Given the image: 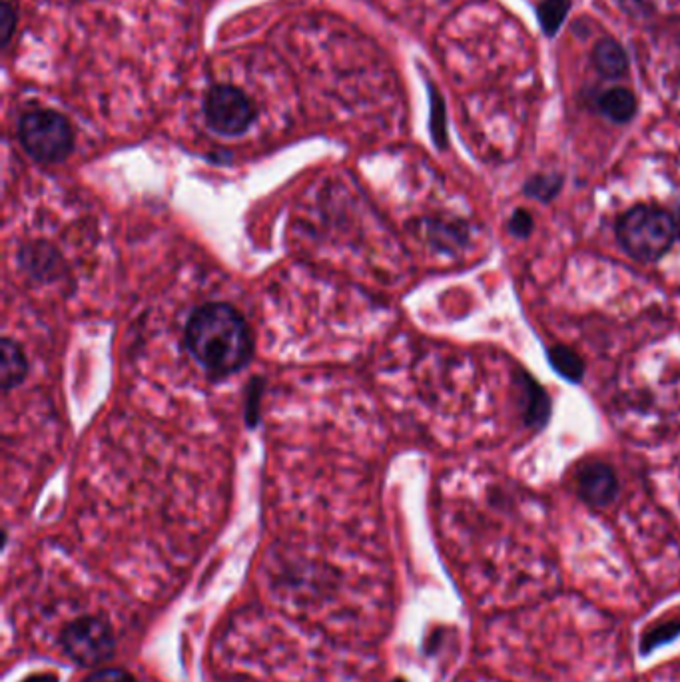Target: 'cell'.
<instances>
[{
    "instance_id": "cell-22",
    "label": "cell",
    "mask_w": 680,
    "mask_h": 682,
    "mask_svg": "<svg viewBox=\"0 0 680 682\" xmlns=\"http://www.w3.org/2000/svg\"><path fill=\"white\" fill-rule=\"evenodd\" d=\"M396 682H403V681H396Z\"/></svg>"
},
{
    "instance_id": "cell-1",
    "label": "cell",
    "mask_w": 680,
    "mask_h": 682,
    "mask_svg": "<svg viewBox=\"0 0 680 682\" xmlns=\"http://www.w3.org/2000/svg\"><path fill=\"white\" fill-rule=\"evenodd\" d=\"M184 336L194 360L214 379L232 376L252 360L254 341L246 319L230 304L210 302L196 307Z\"/></svg>"
},
{
    "instance_id": "cell-19",
    "label": "cell",
    "mask_w": 680,
    "mask_h": 682,
    "mask_svg": "<svg viewBox=\"0 0 680 682\" xmlns=\"http://www.w3.org/2000/svg\"><path fill=\"white\" fill-rule=\"evenodd\" d=\"M84 682H136V679L122 669H100L93 672Z\"/></svg>"
},
{
    "instance_id": "cell-4",
    "label": "cell",
    "mask_w": 680,
    "mask_h": 682,
    "mask_svg": "<svg viewBox=\"0 0 680 682\" xmlns=\"http://www.w3.org/2000/svg\"><path fill=\"white\" fill-rule=\"evenodd\" d=\"M60 645L72 662L90 669L114 655L112 629L98 617H83L66 624L60 635Z\"/></svg>"
},
{
    "instance_id": "cell-16",
    "label": "cell",
    "mask_w": 680,
    "mask_h": 682,
    "mask_svg": "<svg viewBox=\"0 0 680 682\" xmlns=\"http://www.w3.org/2000/svg\"><path fill=\"white\" fill-rule=\"evenodd\" d=\"M507 232L515 240H529L535 232V218L525 208H517L507 220Z\"/></svg>"
},
{
    "instance_id": "cell-14",
    "label": "cell",
    "mask_w": 680,
    "mask_h": 682,
    "mask_svg": "<svg viewBox=\"0 0 680 682\" xmlns=\"http://www.w3.org/2000/svg\"><path fill=\"white\" fill-rule=\"evenodd\" d=\"M677 638H680V621H667V623L655 624L641 636L639 653H641V657H648L657 648L665 647V645H669Z\"/></svg>"
},
{
    "instance_id": "cell-18",
    "label": "cell",
    "mask_w": 680,
    "mask_h": 682,
    "mask_svg": "<svg viewBox=\"0 0 680 682\" xmlns=\"http://www.w3.org/2000/svg\"><path fill=\"white\" fill-rule=\"evenodd\" d=\"M615 4L629 16L645 19L657 11L658 0H615Z\"/></svg>"
},
{
    "instance_id": "cell-9",
    "label": "cell",
    "mask_w": 680,
    "mask_h": 682,
    "mask_svg": "<svg viewBox=\"0 0 680 682\" xmlns=\"http://www.w3.org/2000/svg\"><path fill=\"white\" fill-rule=\"evenodd\" d=\"M597 110L612 124L622 126V124L633 122L636 112H639V100H636L633 90H629L624 86H615V88H609L598 96Z\"/></svg>"
},
{
    "instance_id": "cell-11",
    "label": "cell",
    "mask_w": 680,
    "mask_h": 682,
    "mask_svg": "<svg viewBox=\"0 0 680 682\" xmlns=\"http://www.w3.org/2000/svg\"><path fill=\"white\" fill-rule=\"evenodd\" d=\"M547 360H549L552 372L561 377V379L573 383V386L583 383L586 374L585 360H583L573 348L559 345V343L551 345V348L547 350Z\"/></svg>"
},
{
    "instance_id": "cell-17",
    "label": "cell",
    "mask_w": 680,
    "mask_h": 682,
    "mask_svg": "<svg viewBox=\"0 0 680 682\" xmlns=\"http://www.w3.org/2000/svg\"><path fill=\"white\" fill-rule=\"evenodd\" d=\"M14 31H16V11L9 0H4L0 7V42H2V47L7 48L11 45Z\"/></svg>"
},
{
    "instance_id": "cell-3",
    "label": "cell",
    "mask_w": 680,
    "mask_h": 682,
    "mask_svg": "<svg viewBox=\"0 0 680 682\" xmlns=\"http://www.w3.org/2000/svg\"><path fill=\"white\" fill-rule=\"evenodd\" d=\"M19 141L40 165H60L71 156L74 132L71 122L57 110L36 108L19 120Z\"/></svg>"
},
{
    "instance_id": "cell-8",
    "label": "cell",
    "mask_w": 680,
    "mask_h": 682,
    "mask_svg": "<svg viewBox=\"0 0 680 682\" xmlns=\"http://www.w3.org/2000/svg\"><path fill=\"white\" fill-rule=\"evenodd\" d=\"M591 60H593L595 71L607 81H619L629 72V66H631L627 50L622 48L619 40H615L610 36H605L595 42L593 52H591Z\"/></svg>"
},
{
    "instance_id": "cell-10",
    "label": "cell",
    "mask_w": 680,
    "mask_h": 682,
    "mask_svg": "<svg viewBox=\"0 0 680 682\" xmlns=\"http://www.w3.org/2000/svg\"><path fill=\"white\" fill-rule=\"evenodd\" d=\"M28 376V360L23 348L11 340H2V367H0V386L4 393H11L12 389L19 388Z\"/></svg>"
},
{
    "instance_id": "cell-20",
    "label": "cell",
    "mask_w": 680,
    "mask_h": 682,
    "mask_svg": "<svg viewBox=\"0 0 680 682\" xmlns=\"http://www.w3.org/2000/svg\"><path fill=\"white\" fill-rule=\"evenodd\" d=\"M23 682H59V677L50 674V672H40V674H33V677L24 679Z\"/></svg>"
},
{
    "instance_id": "cell-2",
    "label": "cell",
    "mask_w": 680,
    "mask_h": 682,
    "mask_svg": "<svg viewBox=\"0 0 680 682\" xmlns=\"http://www.w3.org/2000/svg\"><path fill=\"white\" fill-rule=\"evenodd\" d=\"M615 235L622 252L639 264H657L679 242L672 214L653 204L624 210L615 222Z\"/></svg>"
},
{
    "instance_id": "cell-15",
    "label": "cell",
    "mask_w": 680,
    "mask_h": 682,
    "mask_svg": "<svg viewBox=\"0 0 680 682\" xmlns=\"http://www.w3.org/2000/svg\"><path fill=\"white\" fill-rule=\"evenodd\" d=\"M429 90V102H432V120H429V130H432V138L435 146L439 150L447 148V112L444 96L435 88L434 84L427 83Z\"/></svg>"
},
{
    "instance_id": "cell-7",
    "label": "cell",
    "mask_w": 680,
    "mask_h": 682,
    "mask_svg": "<svg viewBox=\"0 0 680 682\" xmlns=\"http://www.w3.org/2000/svg\"><path fill=\"white\" fill-rule=\"evenodd\" d=\"M517 389L521 391V419L523 425L531 431H543L552 415V401L547 393V389L541 386L535 377L529 374L527 369H517Z\"/></svg>"
},
{
    "instance_id": "cell-13",
    "label": "cell",
    "mask_w": 680,
    "mask_h": 682,
    "mask_svg": "<svg viewBox=\"0 0 680 682\" xmlns=\"http://www.w3.org/2000/svg\"><path fill=\"white\" fill-rule=\"evenodd\" d=\"M571 9H573V0H541L537 4V21H539L543 35L547 38H555L559 35Z\"/></svg>"
},
{
    "instance_id": "cell-12",
    "label": "cell",
    "mask_w": 680,
    "mask_h": 682,
    "mask_svg": "<svg viewBox=\"0 0 680 682\" xmlns=\"http://www.w3.org/2000/svg\"><path fill=\"white\" fill-rule=\"evenodd\" d=\"M564 188V174L561 172H541L533 174L523 184V194L531 200L551 204L559 198Z\"/></svg>"
},
{
    "instance_id": "cell-6",
    "label": "cell",
    "mask_w": 680,
    "mask_h": 682,
    "mask_svg": "<svg viewBox=\"0 0 680 682\" xmlns=\"http://www.w3.org/2000/svg\"><path fill=\"white\" fill-rule=\"evenodd\" d=\"M576 495L591 509H607L621 494V482L609 463L591 459L576 470Z\"/></svg>"
},
{
    "instance_id": "cell-21",
    "label": "cell",
    "mask_w": 680,
    "mask_h": 682,
    "mask_svg": "<svg viewBox=\"0 0 680 682\" xmlns=\"http://www.w3.org/2000/svg\"><path fill=\"white\" fill-rule=\"evenodd\" d=\"M670 214H672V218H675V224H677V240L680 242V204H677V208Z\"/></svg>"
},
{
    "instance_id": "cell-5",
    "label": "cell",
    "mask_w": 680,
    "mask_h": 682,
    "mask_svg": "<svg viewBox=\"0 0 680 682\" xmlns=\"http://www.w3.org/2000/svg\"><path fill=\"white\" fill-rule=\"evenodd\" d=\"M204 117L214 132L240 136L254 124L256 108L244 90L232 84H216L204 98Z\"/></svg>"
}]
</instances>
